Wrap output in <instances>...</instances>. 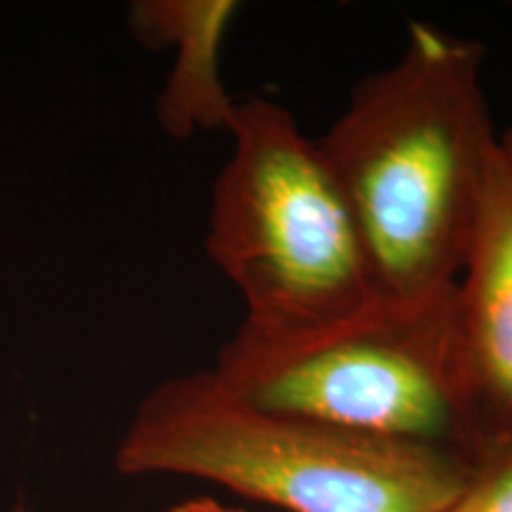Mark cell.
<instances>
[{
    "label": "cell",
    "mask_w": 512,
    "mask_h": 512,
    "mask_svg": "<svg viewBox=\"0 0 512 512\" xmlns=\"http://www.w3.org/2000/svg\"><path fill=\"white\" fill-rule=\"evenodd\" d=\"M484 48L425 22L316 138L366 252L377 299L422 302L463 271L496 143Z\"/></svg>",
    "instance_id": "6da1fadb"
},
{
    "label": "cell",
    "mask_w": 512,
    "mask_h": 512,
    "mask_svg": "<svg viewBox=\"0 0 512 512\" xmlns=\"http://www.w3.org/2000/svg\"><path fill=\"white\" fill-rule=\"evenodd\" d=\"M475 460L261 411L202 370L152 389L114 465L204 479L287 512H444Z\"/></svg>",
    "instance_id": "7a4b0ae2"
},
{
    "label": "cell",
    "mask_w": 512,
    "mask_h": 512,
    "mask_svg": "<svg viewBox=\"0 0 512 512\" xmlns=\"http://www.w3.org/2000/svg\"><path fill=\"white\" fill-rule=\"evenodd\" d=\"M211 373L230 394L268 413L472 458L489 446L456 287L422 302L377 299L311 330L242 325Z\"/></svg>",
    "instance_id": "3957f363"
},
{
    "label": "cell",
    "mask_w": 512,
    "mask_h": 512,
    "mask_svg": "<svg viewBox=\"0 0 512 512\" xmlns=\"http://www.w3.org/2000/svg\"><path fill=\"white\" fill-rule=\"evenodd\" d=\"M211 192L207 252L245 302L249 328L311 330L377 302L347 202L290 110L238 102Z\"/></svg>",
    "instance_id": "277c9868"
},
{
    "label": "cell",
    "mask_w": 512,
    "mask_h": 512,
    "mask_svg": "<svg viewBox=\"0 0 512 512\" xmlns=\"http://www.w3.org/2000/svg\"><path fill=\"white\" fill-rule=\"evenodd\" d=\"M456 304L486 441L512 434V126L498 133Z\"/></svg>",
    "instance_id": "5b68a950"
},
{
    "label": "cell",
    "mask_w": 512,
    "mask_h": 512,
    "mask_svg": "<svg viewBox=\"0 0 512 512\" xmlns=\"http://www.w3.org/2000/svg\"><path fill=\"white\" fill-rule=\"evenodd\" d=\"M233 0L145 3L136 8V29L159 43L178 46V60L159 100L164 126L174 136L226 131L238 110L221 79V46L238 15Z\"/></svg>",
    "instance_id": "8992f818"
},
{
    "label": "cell",
    "mask_w": 512,
    "mask_h": 512,
    "mask_svg": "<svg viewBox=\"0 0 512 512\" xmlns=\"http://www.w3.org/2000/svg\"><path fill=\"white\" fill-rule=\"evenodd\" d=\"M444 512H512V434L479 453L465 489Z\"/></svg>",
    "instance_id": "52a82bcc"
},
{
    "label": "cell",
    "mask_w": 512,
    "mask_h": 512,
    "mask_svg": "<svg viewBox=\"0 0 512 512\" xmlns=\"http://www.w3.org/2000/svg\"><path fill=\"white\" fill-rule=\"evenodd\" d=\"M166 512H242L238 508H226V505L211 501V498H192L181 505H174Z\"/></svg>",
    "instance_id": "ba28073f"
},
{
    "label": "cell",
    "mask_w": 512,
    "mask_h": 512,
    "mask_svg": "<svg viewBox=\"0 0 512 512\" xmlns=\"http://www.w3.org/2000/svg\"><path fill=\"white\" fill-rule=\"evenodd\" d=\"M12 512H27V510H24V508H22V505H17V508H15V510H12Z\"/></svg>",
    "instance_id": "9c48e42d"
}]
</instances>
